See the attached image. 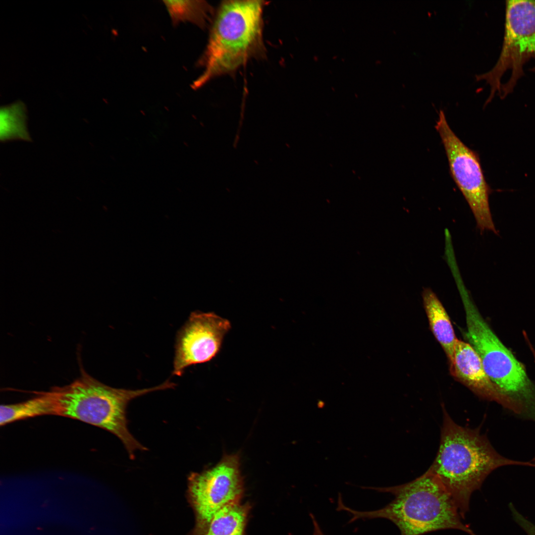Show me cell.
<instances>
[{
    "label": "cell",
    "mask_w": 535,
    "mask_h": 535,
    "mask_svg": "<svg viewBox=\"0 0 535 535\" xmlns=\"http://www.w3.org/2000/svg\"><path fill=\"white\" fill-rule=\"evenodd\" d=\"M450 370L453 377L477 396L515 414L514 406L489 378L480 356L468 342L457 339Z\"/></svg>",
    "instance_id": "obj_10"
},
{
    "label": "cell",
    "mask_w": 535,
    "mask_h": 535,
    "mask_svg": "<svg viewBox=\"0 0 535 535\" xmlns=\"http://www.w3.org/2000/svg\"><path fill=\"white\" fill-rule=\"evenodd\" d=\"M310 517L313 525L312 535H324L314 514L311 513Z\"/></svg>",
    "instance_id": "obj_17"
},
{
    "label": "cell",
    "mask_w": 535,
    "mask_h": 535,
    "mask_svg": "<svg viewBox=\"0 0 535 535\" xmlns=\"http://www.w3.org/2000/svg\"><path fill=\"white\" fill-rule=\"evenodd\" d=\"M261 0H227L214 17L201 64L204 71L193 83L198 88L211 79L236 70L248 60L263 55Z\"/></svg>",
    "instance_id": "obj_4"
},
{
    "label": "cell",
    "mask_w": 535,
    "mask_h": 535,
    "mask_svg": "<svg viewBox=\"0 0 535 535\" xmlns=\"http://www.w3.org/2000/svg\"><path fill=\"white\" fill-rule=\"evenodd\" d=\"M422 298L430 329L443 348L450 363L453 358L457 338L449 316L431 289L428 288L424 289Z\"/></svg>",
    "instance_id": "obj_11"
},
{
    "label": "cell",
    "mask_w": 535,
    "mask_h": 535,
    "mask_svg": "<svg viewBox=\"0 0 535 535\" xmlns=\"http://www.w3.org/2000/svg\"><path fill=\"white\" fill-rule=\"evenodd\" d=\"M38 395L19 403L1 405L0 425L43 415H57V409L50 391L36 393Z\"/></svg>",
    "instance_id": "obj_12"
},
{
    "label": "cell",
    "mask_w": 535,
    "mask_h": 535,
    "mask_svg": "<svg viewBox=\"0 0 535 535\" xmlns=\"http://www.w3.org/2000/svg\"><path fill=\"white\" fill-rule=\"evenodd\" d=\"M230 326L214 313L192 312L176 336L172 375L180 376L188 367L212 360Z\"/></svg>",
    "instance_id": "obj_9"
},
{
    "label": "cell",
    "mask_w": 535,
    "mask_h": 535,
    "mask_svg": "<svg viewBox=\"0 0 535 535\" xmlns=\"http://www.w3.org/2000/svg\"><path fill=\"white\" fill-rule=\"evenodd\" d=\"M443 425L436 457L427 470L435 476L454 500L462 519L469 511L470 497L486 477L504 466L535 467L532 462L507 458L498 453L480 428L454 422L443 406Z\"/></svg>",
    "instance_id": "obj_1"
},
{
    "label": "cell",
    "mask_w": 535,
    "mask_h": 535,
    "mask_svg": "<svg viewBox=\"0 0 535 535\" xmlns=\"http://www.w3.org/2000/svg\"><path fill=\"white\" fill-rule=\"evenodd\" d=\"M173 25L189 22L201 28L206 27L213 14L211 6L204 0H163Z\"/></svg>",
    "instance_id": "obj_14"
},
{
    "label": "cell",
    "mask_w": 535,
    "mask_h": 535,
    "mask_svg": "<svg viewBox=\"0 0 535 535\" xmlns=\"http://www.w3.org/2000/svg\"><path fill=\"white\" fill-rule=\"evenodd\" d=\"M250 510L248 503L224 507L214 516L204 535H244Z\"/></svg>",
    "instance_id": "obj_13"
},
{
    "label": "cell",
    "mask_w": 535,
    "mask_h": 535,
    "mask_svg": "<svg viewBox=\"0 0 535 535\" xmlns=\"http://www.w3.org/2000/svg\"><path fill=\"white\" fill-rule=\"evenodd\" d=\"M535 59V1L508 0L506 3L505 33L499 57L493 67L475 75L490 87L486 105L498 92L502 97L511 92L523 75V67Z\"/></svg>",
    "instance_id": "obj_6"
},
{
    "label": "cell",
    "mask_w": 535,
    "mask_h": 535,
    "mask_svg": "<svg viewBox=\"0 0 535 535\" xmlns=\"http://www.w3.org/2000/svg\"><path fill=\"white\" fill-rule=\"evenodd\" d=\"M435 128L444 147L451 176L472 210L477 227L481 232L489 230L498 234L489 208L490 191L478 154L454 133L442 110Z\"/></svg>",
    "instance_id": "obj_7"
},
{
    "label": "cell",
    "mask_w": 535,
    "mask_h": 535,
    "mask_svg": "<svg viewBox=\"0 0 535 535\" xmlns=\"http://www.w3.org/2000/svg\"><path fill=\"white\" fill-rule=\"evenodd\" d=\"M26 118V110L22 103L17 102L1 107L0 112L1 141H30Z\"/></svg>",
    "instance_id": "obj_15"
},
{
    "label": "cell",
    "mask_w": 535,
    "mask_h": 535,
    "mask_svg": "<svg viewBox=\"0 0 535 535\" xmlns=\"http://www.w3.org/2000/svg\"><path fill=\"white\" fill-rule=\"evenodd\" d=\"M527 345H528V346L530 350L531 351V353H532V354L533 355L534 362L535 363V348L534 347V346L533 345L531 342H529L528 343Z\"/></svg>",
    "instance_id": "obj_18"
},
{
    "label": "cell",
    "mask_w": 535,
    "mask_h": 535,
    "mask_svg": "<svg viewBox=\"0 0 535 535\" xmlns=\"http://www.w3.org/2000/svg\"><path fill=\"white\" fill-rule=\"evenodd\" d=\"M468 343L480 356L483 369L515 414L535 421V383L524 364L500 340L467 293L462 292Z\"/></svg>",
    "instance_id": "obj_5"
},
{
    "label": "cell",
    "mask_w": 535,
    "mask_h": 535,
    "mask_svg": "<svg viewBox=\"0 0 535 535\" xmlns=\"http://www.w3.org/2000/svg\"><path fill=\"white\" fill-rule=\"evenodd\" d=\"M508 507L512 517L517 524L527 535H535V524L520 513L513 503H509Z\"/></svg>",
    "instance_id": "obj_16"
},
{
    "label": "cell",
    "mask_w": 535,
    "mask_h": 535,
    "mask_svg": "<svg viewBox=\"0 0 535 535\" xmlns=\"http://www.w3.org/2000/svg\"><path fill=\"white\" fill-rule=\"evenodd\" d=\"M363 488L390 493L394 498L379 509L361 511L346 506L339 495L337 510L350 515L349 523L359 519L384 518L398 527L400 535H423L445 529H457L476 535L461 521L458 507L449 493L437 478L427 471L401 485Z\"/></svg>",
    "instance_id": "obj_2"
},
{
    "label": "cell",
    "mask_w": 535,
    "mask_h": 535,
    "mask_svg": "<svg viewBox=\"0 0 535 535\" xmlns=\"http://www.w3.org/2000/svg\"><path fill=\"white\" fill-rule=\"evenodd\" d=\"M240 465L238 453L225 454L214 466L189 476L188 492L204 532L221 510L241 503L244 483Z\"/></svg>",
    "instance_id": "obj_8"
},
{
    "label": "cell",
    "mask_w": 535,
    "mask_h": 535,
    "mask_svg": "<svg viewBox=\"0 0 535 535\" xmlns=\"http://www.w3.org/2000/svg\"><path fill=\"white\" fill-rule=\"evenodd\" d=\"M169 380L154 386L131 390L108 386L83 372L72 383L51 389L57 416L71 418L98 427L117 436L131 459L137 450H147L131 433L128 427L127 407L133 399L152 392L173 389Z\"/></svg>",
    "instance_id": "obj_3"
}]
</instances>
